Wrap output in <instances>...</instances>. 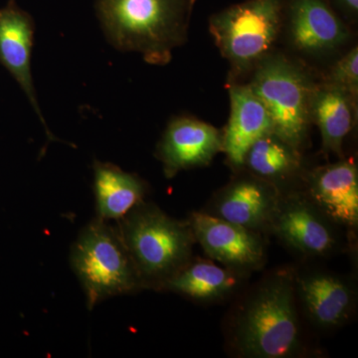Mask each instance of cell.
I'll list each match as a JSON object with an SVG mask.
<instances>
[{
    "label": "cell",
    "mask_w": 358,
    "mask_h": 358,
    "mask_svg": "<svg viewBox=\"0 0 358 358\" xmlns=\"http://www.w3.org/2000/svg\"><path fill=\"white\" fill-rule=\"evenodd\" d=\"M289 36L296 49L322 53L345 44L348 30L324 0H293Z\"/></svg>",
    "instance_id": "12"
},
{
    "label": "cell",
    "mask_w": 358,
    "mask_h": 358,
    "mask_svg": "<svg viewBox=\"0 0 358 358\" xmlns=\"http://www.w3.org/2000/svg\"><path fill=\"white\" fill-rule=\"evenodd\" d=\"M218 129L192 117H178L169 122L162 136L157 155L164 173L173 178L179 171L208 164L222 150Z\"/></svg>",
    "instance_id": "9"
},
{
    "label": "cell",
    "mask_w": 358,
    "mask_h": 358,
    "mask_svg": "<svg viewBox=\"0 0 358 358\" xmlns=\"http://www.w3.org/2000/svg\"><path fill=\"white\" fill-rule=\"evenodd\" d=\"M355 102L357 99L334 85L315 87L310 114L322 134L324 150L341 154L343 140L355 126Z\"/></svg>",
    "instance_id": "16"
},
{
    "label": "cell",
    "mask_w": 358,
    "mask_h": 358,
    "mask_svg": "<svg viewBox=\"0 0 358 358\" xmlns=\"http://www.w3.org/2000/svg\"><path fill=\"white\" fill-rule=\"evenodd\" d=\"M195 240L207 255L230 268L258 267L264 260V245L255 230L196 212L189 222Z\"/></svg>",
    "instance_id": "7"
},
{
    "label": "cell",
    "mask_w": 358,
    "mask_h": 358,
    "mask_svg": "<svg viewBox=\"0 0 358 358\" xmlns=\"http://www.w3.org/2000/svg\"><path fill=\"white\" fill-rule=\"evenodd\" d=\"M313 203L327 218L343 225L357 226L358 173L350 160L322 167L310 181Z\"/></svg>",
    "instance_id": "11"
},
{
    "label": "cell",
    "mask_w": 358,
    "mask_h": 358,
    "mask_svg": "<svg viewBox=\"0 0 358 358\" xmlns=\"http://www.w3.org/2000/svg\"><path fill=\"white\" fill-rule=\"evenodd\" d=\"M308 315L322 327H336L352 308V294L345 282L331 275H308L299 282Z\"/></svg>",
    "instance_id": "17"
},
{
    "label": "cell",
    "mask_w": 358,
    "mask_h": 358,
    "mask_svg": "<svg viewBox=\"0 0 358 358\" xmlns=\"http://www.w3.org/2000/svg\"><path fill=\"white\" fill-rule=\"evenodd\" d=\"M117 221L143 288L162 289L187 265L195 241L189 223L169 217L155 205L143 202Z\"/></svg>",
    "instance_id": "2"
},
{
    "label": "cell",
    "mask_w": 358,
    "mask_h": 358,
    "mask_svg": "<svg viewBox=\"0 0 358 358\" xmlns=\"http://www.w3.org/2000/svg\"><path fill=\"white\" fill-rule=\"evenodd\" d=\"M95 7L113 47L159 66L171 62L174 49L185 43L192 10L190 0H96Z\"/></svg>",
    "instance_id": "1"
},
{
    "label": "cell",
    "mask_w": 358,
    "mask_h": 358,
    "mask_svg": "<svg viewBox=\"0 0 358 358\" xmlns=\"http://www.w3.org/2000/svg\"><path fill=\"white\" fill-rule=\"evenodd\" d=\"M329 84L345 90L353 98L358 93V50L355 47L336 62L331 71Z\"/></svg>",
    "instance_id": "20"
},
{
    "label": "cell",
    "mask_w": 358,
    "mask_h": 358,
    "mask_svg": "<svg viewBox=\"0 0 358 358\" xmlns=\"http://www.w3.org/2000/svg\"><path fill=\"white\" fill-rule=\"evenodd\" d=\"M195 2H196V0H190V4H192V8L193 6H194Z\"/></svg>",
    "instance_id": "22"
},
{
    "label": "cell",
    "mask_w": 358,
    "mask_h": 358,
    "mask_svg": "<svg viewBox=\"0 0 358 358\" xmlns=\"http://www.w3.org/2000/svg\"><path fill=\"white\" fill-rule=\"evenodd\" d=\"M237 345L251 357H289L300 345V324L291 277L268 280L252 296L237 324Z\"/></svg>",
    "instance_id": "3"
},
{
    "label": "cell",
    "mask_w": 358,
    "mask_h": 358,
    "mask_svg": "<svg viewBox=\"0 0 358 358\" xmlns=\"http://www.w3.org/2000/svg\"><path fill=\"white\" fill-rule=\"evenodd\" d=\"M229 90L230 119L222 136V150L231 164L240 166L252 145L272 133V122L265 106L249 85H233Z\"/></svg>",
    "instance_id": "13"
},
{
    "label": "cell",
    "mask_w": 358,
    "mask_h": 358,
    "mask_svg": "<svg viewBox=\"0 0 358 358\" xmlns=\"http://www.w3.org/2000/svg\"><path fill=\"white\" fill-rule=\"evenodd\" d=\"M284 0H248L210 20V32L224 57L240 71L267 57L279 36Z\"/></svg>",
    "instance_id": "6"
},
{
    "label": "cell",
    "mask_w": 358,
    "mask_h": 358,
    "mask_svg": "<svg viewBox=\"0 0 358 358\" xmlns=\"http://www.w3.org/2000/svg\"><path fill=\"white\" fill-rule=\"evenodd\" d=\"M34 30V21L30 14L14 0H9L6 6L0 7V64L13 75L24 92L47 136L52 140L53 136L40 110L33 84L31 52Z\"/></svg>",
    "instance_id": "8"
},
{
    "label": "cell",
    "mask_w": 358,
    "mask_h": 358,
    "mask_svg": "<svg viewBox=\"0 0 358 358\" xmlns=\"http://www.w3.org/2000/svg\"><path fill=\"white\" fill-rule=\"evenodd\" d=\"M236 274L210 262L189 264L169 280L162 289L195 300L222 298L237 286Z\"/></svg>",
    "instance_id": "18"
},
{
    "label": "cell",
    "mask_w": 358,
    "mask_h": 358,
    "mask_svg": "<svg viewBox=\"0 0 358 358\" xmlns=\"http://www.w3.org/2000/svg\"><path fill=\"white\" fill-rule=\"evenodd\" d=\"M270 224L282 241L306 255H324L336 245L324 214L303 200L279 199Z\"/></svg>",
    "instance_id": "10"
},
{
    "label": "cell",
    "mask_w": 358,
    "mask_h": 358,
    "mask_svg": "<svg viewBox=\"0 0 358 358\" xmlns=\"http://www.w3.org/2000/svg\"><path fill=\"white\" fill-rule=\"evenodd\" d=\"M71 265L89 310L101 301L143 288L117 227L96 217L85 226L71 250Z\"/></svg>",
    "instance_id": "4"
},
{
    "label": "cell",
    "mask_w": 358,
    "mask_h": 358,
    "mask_svg": "<svg viewBox=\"0 0 358 358\" xmlns=\"http://www.w3.org/2000/svg\"><path fill=\"white\" fill-rule=\"evenodd\" d=\"M247 164L257 178L270 182L287 178L300 166L299 150L274 133L261 136L252 145L245 157Z\"/></svg>",
    "instance_id": "19"
},
{
    "label": "cell",
    "mask_w": 358,
    "mask_h": 358,
    "mask_svg": "<svg viewBox=\"0 0 358 358\" xmlns=\"http://www.w3.org/2000/svg\"><path fill=\"white\" fill-rule=\"evenodd\" d=\"M96 217L120 220L143 202L145 185L134 174L115 164L96 160L94 164Z\"/></svg>",
    "instance_id": "15"
},
{
    "label": "cell",
    "mask_w": 358,
    "mask_h": 358,
    "mask_svg": "<svg viewBox=\"0 0 358 358\" xmlns=\"http://www.w3.org/2000/svg\"><path fill=\"white\" fill-rule=\"evenodd\" d=\"M274 186L264 179L241 178L228 186L216 202L217 217L255 230L270 223L277 207Z\"/></svg>",
    "instance_id": "14"
},
{
    "label": "cell",
    "mask_w": 358,
    "mask_h": 358,
    "mask_svg": "<svg viewBox=\"0 0 358 358\" xmlns=\"http://www.w3.org/2000/svg\"><path fill=\"white\" fill-rule=\"evenodd\" d=\"M345 7H348L352 13H357L358 9V0H341Z\"/></svg>",
    "instance_id": "21"
},
{
    "label": "cell",
    "mask_w": 358,
    "mask_h": 358,
    "mask_svg": "<svg viewBox=\"0 0 358 358\" xmlns=\"http://www.w3.org/2000/svg\"><path fill=\"white\" fill-rule=\"evenodd\" d=\"M249 86L268 110L272 133L299 150L313 122L315 86L305 70L284 56L266 57Z\"/></svg>",
    "instance_id": "5"
}]
</instances>
